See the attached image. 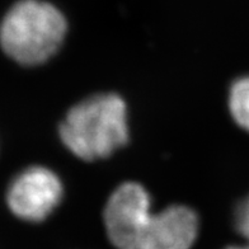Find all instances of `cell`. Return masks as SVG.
Listing matches in <instances>:
<instances>
[{
    "label": "cell",
    "instance_id": "4",
    "mask_svg": "<svg viewBox=\"0 0 249 249\" xmlns=\"http://www.w3.org/2000/svg\"><path fill=\"white\" fill-rule=\"evenodd\" d=\"M62 194V183L56 173L45 167H30L12 180L7 202L17 217L37 223L51 215L61 202Z\"/></svg>",
    "mask_w": 249,
    "mask_h": 249
},
{
    "label": "cell",
    "instance_id": "7",
    "mask_svg": "<svg viewBox=\"0 0 249 249\" xmlns=\"http://www.w3.org/2000/svg\"><path fill=\"white\" fill-rule=\"evenodd\" d=\"M226 249H249V246H234Z\"/></svg>",
    "mask_w": 249,
    "mask_h": 249
},
{
    "label": "cell",
    "instance_id": "2",
    "mask_svg": "<svg viewBox=\"0 0 249 249\" xmlns=\"http://www.w3.org/2000/svg\"><path fill=\"white\" fill-rule=\"evenodd\" d=\"M66 148L83 160L111 155L128 139L127 109L117 94L93 95L74 106L60 126Z\"/></svg>",
    "mask_w": 249,
    "mask_h": 249
},
{
    "label": "cell",
    "instance_id": "3",
    "mask_svg": "<svg viewBox=\"0 0 249 249\" xmlns=\"http://www.w3.org/2000/svg\"><path fill=\"white\" fill-rule=\"evenodd\" d=\"M66 35V20L57 8L41 0H20L0 24L4 53L22 65H38L53 55Z\"/></svg>",
    "mask_w": 249,
    "mask_h": 249
},
{
    "label": "cell",
    "instance_id": "6",
    "mask_svg": "<svg viewBox=\"0 0 249 249\" xmlns=\"http://www.w3.org/2000/svg\"><path fill=\"white\" fill-rule=\"evenodd\" d=\"M235 225L240 233L249 240V196L236 209Z\"/></svg>",
    "mask_w": 249,
    "mask_h": 249
},
{
    "label": "cell",
    "instance_id": "1",
    "mask_svg": "<svg viewBox=\"0 0 249 249\" xmlns=\"http://www.w3.org/2000/svg\"><path fill=\"white\" fill-rule=\"evenodd\" d=\"M106 230L117 249H190L198 234V217L192 209L174 205L151 211V198L135 182L121 184L105 209Z\"/></svg>",
    "mask_w": 249,
    "mask_h": 249
},
{
    "label": "cell",
    "instance_id": "5",
    "mask_svg": "<svg viewBox=\"0 0 249 249\" xmlns=\"http://www.w3.org/2000/svg\"><path fill=\"white\" fill-rule=\"evenodd\" d=\"M229 109L234 121L249 132V76L238 79L231 86Z\"/></svg>",
    "mask_w": 249,
    "mask_h": 249
}]
</instances>
